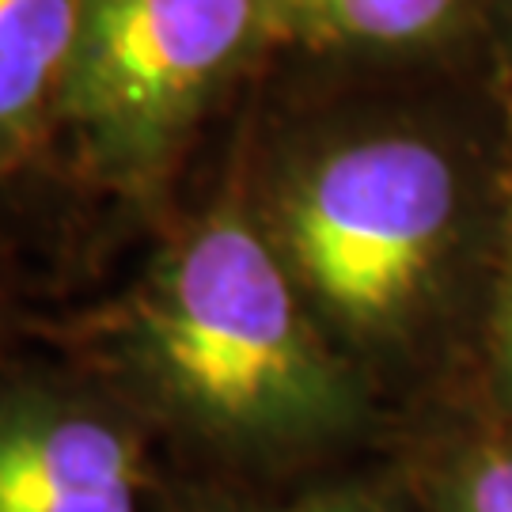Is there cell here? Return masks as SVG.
I'll return each instance as SVG.
<instances>
[{"label":"cell","mask_w":512,"mask_h":512,"mask_svg":"<svg viewBox=\"0 0 512 512\" xmlns=\"http://www.w3.org/2000/svg\"><path fill=\"white\" fill-rule=\"evenodd\" d=\"M31 342L88 368L148 425L232 467H289L361 421L346 349L304 300L251 202L239 164L118 293L57 319Z\"/></svg>","instance_id":"cell-1"},{"label":"cell","mask_w":512,"mask_h":512,"mask_svg":"<svg viewBox=\"0 0 512 512\" xmlns=\"http://www.w3.org/2000/svg\"><path fill=\"white\" fill-rule=\"evenodd\" d=\"M27 323H31V315L19 308L16 300H12V293L4 289V281H0V361L12 357L23 342H31Z\"/></svg>","instance_id":"cell-9"},{"label":"cell","mask_w":512,"mask_h":512,"mask_svg":"<svg viewBox=\"0 0 512 512\" xmlns=\"http://www.w3.org/2000/svg\"><path fill=\"white\" fill-rule=\"evenodd\" d=\"M156 437L57 349L0 361V512H145Z\"/></svg>","instance_id":"cell-4"},{"label":"cell","mask_w":512,"mask_h":512,"mask_svg":"<svg viewBox=\"0 0 512 512\" xmlns=\"http://www.w3.org/2000/svg\"><path fill=\"white\" fill-rule=\"evenodd\" d=\"M475 0H270L277 54L391 57L444 42Z\"/></svg>","instance_id":"cell-6"},{"label":"cell","mask_w":512,"mask_h":512,"mask_svg":"<svg viewBox=\"0 0 512 512\" xmlns=\"http://www.w3.org/2000/svg\"><path fill=\"white\" fill-rule=\"evenodd\" d=\"M251 202L342 349L384 342L429 285L463 217L448 148L410 126L289 137L247 167Z\"/></svg>","instance_id":"cell-2"},{"label":"cell","mask_w":512,"mask_h":512,"mask_svg":"<svg viewBox=\"0 0 512 512\" xmlns=\"http://www.w3.org/2000/svg\"><path fill=\"white\" fill-rule=\"evenodd\" d=\"M452 512H512V444L486 448L463 463L452 486Z\"/></svg>","instance_id":"cell-8"},{"label":"cell","mask_w":512,"mask_h":512,"mask_svg":"<svg viewBox=\"0 0 512 512\" xmlns=\"http://www.w3.org/2000/svg\"><path fill=\"white\" fill-rule=\"evenodd\" d=\"M80 0H0V198L54 183Z\"/></svg>","instance_id":"cell-5"},{"label":"cell","mask_w":512,"mask_h":512,"mask_svg":"<svg viewBox=\"0 0 512 512\" xmlns=\"http://www.w3.org/2000/svg\"><path fill=\"white\" fill-rule=\"evenodd\" d=\"M167 512H384L376 501L353 486H319L285 501H239L228 494H183L175 497Z\"/></svg>","instance_id":"cell-7"},{"label":"cell","mask_w":512,"mask_h":512,"mask_svg":"<svg viewBox=\"0 0 512 512\" xmlns=\"http://www.w3.org/2000/svg\"><path fill=\"white\" fill-rule=\"evenodd\" d=\"M274 54L270 0H80L54 183L164 224L205 122Z\"/></svg>","instance_id":"cell-3"},{"label":"cell","mask_w":512,"mask_h":512,"mask_svg":"<svg viewBox=\"0 0 512 512\" xmlns=\"http://www.w3.org/2000/svg\"><path fill=\"white\" fill-rule=\"evenodd\" d=\"M505 361H509V372H512V277H509V296H505Z\"/></svg>","instance_id":"cell-10"}]
</instances>
